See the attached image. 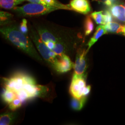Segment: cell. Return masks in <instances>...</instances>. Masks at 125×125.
<instances>
[{
	"mask_svg": "<svg viewBox=\"0 0 125 125\" xmlns=\"http://www.w3.org/2000/svg\"><path fill=\"white\" fill-rule=\"evenodd\" d=\"M28 34L41 57L55 72L64 73L74 68V63L70 57L65 54L59 55L50 49L41 39L34 27L31 25H29Z\"/></svg>",
	"mask_w": 125,
	"mask_h": 125,
	"instance_id": "7a4b0ae2",
	"label": "cell"
},
{
	"mask_svg": "<svg viewBox=\"0 0 125 125\" xmlns=\"http://www.w3.org/2000/svg\"><path fill=\"white\" fill-rule=\"evenodd\" d=\"M26 1H28L31 3H42V1L41 0H25Z\"/></svg>",
	"mask_w": 125,
	"mask_h": 125,
	"instance_id": "484cf974",
	"label": "cell"
},
{
	"mask_svg": "<svg viewBox=\"0 0 125 125\" xmlns=\"http://www.w3.org/2000/svg\"><path fill=\"white\" fill-rule=\"evenodd\" d=\"M107 33V31L105 28L104 25H99L96 28L95 31L93 36L91 38L88 42L87 45L88 48L86 50V52L88 53L91 47L97 41V40L103 35Z\"/></svg>",
	"mask_w": 125,
	"mask_h": 125,
	"instance_id": "30bf717a",
	"label": "cell"
},
{
	"mask_svg": "<svg viewBox=\"0 0 125 125\" xmlns=\"http://www.w3.org/2000/svg\"><path fill=\"white\" fill-rule=\"evenodd\" d=\"M86 79V78L73 74L69 90L72 97L80 98L84 96V91L87 86Z\"/></svg>",
	"mask_w": 125,
	"mask_h": 125,
	"instance_id": "52a82bcc",
	"label": "cell"
},
{
	"mask_svg": "<svg viewBox=\"0 0 125 125\" xmlns=\"http://www.w3.org/2000/svg\"><path fill=\"white\" fill-rule=\"evenodd\" d=\"M115 0H106V4L108 6H111L112 5L114 4V3Z\"/></svg>",
	"mask_w": 125,
	"mask_h": 125,
	"instance_id": "d4e9b609",
	"label": "cell"
},
{
	"mask_svg": "<svg viewBox=\"0 0 125 125\" xmlns=\"http://www.w3.org/2000/svg\"><path fill=\"white\" fill-rule=\"evenodd\" d=\"M59 9L47 5L30 2L22 6H16L10 10L19 17H30L43 16Z\"/></svg>",
	"mask_w": 125,
	"mask_h": 125,
	"instance_id": "277c9868",
	"label": "cell"
},
{
	"mask_svg": "<svg viewBox=\"0 0 125 125\" xmlns=\"http://www.w3.org/2000/svg\"><path fill=\"white\" fill-rule=\"evenodd\" d=\"M7 111L2 113L0 116V125H12L17 120L18 114L16 112Z\"/></svg>",
	"mask_w": 125,
	"mask_h": 125,
	"instance_id": "8fae6325",
	"label": "cell"
},
{
	"mask_svg": "<svg viewBox=\"0 0 125 125\" xmlns=\"http://www.w3.org/2000/svg\"><path fill=\"white\" fill-rule=\"evenodd\" d=\"M110 11L114 17L121 22L125 23V5L114 4L110 6Z\"/></svg>",
	"mask_w": 125,
	"mask_h": 125,
	"instance_id": "9c48e42d",
	"label": "cell"
},
{
	"mask_svg": "<svg viewBox=\"0 0 125 125\" xmlns=\"http://www.w3.org/2000/svg\"><path fill=\"white\" fill-rule=\"evenodd\" d=\"M2 100L6 103L9 104L13 100L17 98L16 93L11 89L5 88L1 94Z\"/></svg>",
	"mask_w": 125,
	"mask_h": 125,
	"instance_id": "e0dca14e",
	"label": "cell"
},
{
	"mask_svg": "<svg viewBox=\"0 0 125 125\" xmlns=\"http://www.w3.org/2000/svg\"><path fill=\"white\" fill-rule=\"evenodd\" d=\"M90 90H91V86L90 85L87 86L85 88V89L84 91V94H83L84 96H87L88 94H89L90 92Z\"/></svg>",
	"mask_w": 125,
	"mask_h": 125,
	"instance_id": "cb8c5ba5",
	"label": "cell"
},
{
	"mask_svg": "<svg viewBox=\"0 0 125 125\" xmlns=\"http://www.w3.org/2000/svg\"><path fill=\"white\" fill-rule=\"evenodd\" d=\"M105 25L107 33L123 35L124 26L115 22H110Z\"/></svg>",
	"mask_w": 125,
	"mask_h": 125,
	"instance_id": "7c38bea8",
	"label": "cell"
},
{
	"mask_svg": "<svg viewBox=\"0 0 125 125\" xmlns=\"http://www.w3.org/2000/svg\"><path fill=\"white\" fill-rule=\"evenodd\" d=\"M15 93L16 94L17 98L21 100L22 102L30 99L29 94L27 93L26 90L24 89H20Z\"/></svg>",
	"mask_w": 125,
	"mask_h": 125,
	"instance_id": "ffe728a7",
	"label": "cell"
},
{
	"mask_svg": "<svg viewBox=\"0 0 125 125\" xmlns=\"http://www.w3.org/2000/svg\"><path fill=\"white\" fill-rule=\"evenodd\" d=\"M86 100V96H83L80 98L72 97L71 101V106L72 109L76 111L80 110L83 107Z\"/></svg>",
	"mask_w": 125,
	"mask_h": 125,
	"instance_id": "9a60e30c",
	"label": "cell"
},
{
	"mask_svg": "<svg viewBox=\"0 0 125 125\" xmlns=\"http://www.w3.org/2000/svg\"></svg>",
	"mask_w": 125,
	"mask_h": 125,
	"instance_id": "83f0119b",
	"label": "cell"
},
{
	"mask_svg": "<svg viewBox=\"0 0 125 125\" xmlns=\"http://www.w3.org/2000/svg\"><path fill=\"white\" fill-rule=\"evenodd\" d=\"M69 5L72 11L83 14H88L92 9L88 0H71Z\"/></svg>",
	"mask_w": 125,
	"mask_h": 125,
	"instance_id": "ba28073f",
	"label": "cell"
},
{
	"mask_svg": "<svg viewBox=\"0 0 125 125\" xmlns=\"http://www.w3.org/2000/svg\"><path fill=\"white\" fill-rule=\"evenodd\" d=\"M13 14L9 12L0 11V26H4L14 22L13 21Z\"/></svg>",
	"mask_w": 125,
	"mask_h": 125,
	"instance_id": "5bb4252c",
	"label": "cell"
},
{
	"mask_svg": "<svg viewBox=\"0 0 125 125\" xmlns=\"http://www.w3.org/2000/svg\"><path fill=\"white\" fill-rule=\"evenodd\" d=\"M3 83L5 88L11 89L15 92L23 89L27 84H37L36 81L32 76L22 73H16L9 78H5Z\"/></svg>",
	"mask_w": 125,
	"mask_h": 125,
	"instance_id": "5b68a950",
	"label": "cell"
},
{
	"mask_svg": "<svg viewBox=\"0 0 125 125\" xmlns=\"http://www.w3.org/2000/svg\"><path fill=\"white\" fill-rule=\"evenodd\" d=\"M25 1V0H0V6L1 9L10 10Z\"/></svg>",
	"mask_w": 125,
	"mask_h": 125,
	"instance_id": "4fadbf2b",
	"label": "cell"
},
{
	"mask_svg": "<svg viewBox=\"0 0 125 125\" xmlns=\"http://www.w3.org/2000/svg\"><path fill=\"white\" fill-rule=\"evenodd\" d=\"M20 29L21 31L25 34L29 32V29L27 27V21L26 19H23L20 25Z\"/></svg>",
	"mask_w": 125,
	"mask_h": 125,
	"instance_id": "7402d4cb",
	"label": "cell"
},
{
	"mask_svg": "<svg viewBox=\"0 0 125 125\" xmlns=\"http://www.w3.org/2000/svg\"><path fill=\"white\" fill-rule=\"evenodd\" d=\"M91 17L98 25H104V15L103 11H95L91 13Z\"/></svg>",
	"mask_w": 125,
	"mask_h": 125,
	"instance_id": "d6986e66",
	"label": "cell"
},
{
	"mask_svg": "<svg viewBox=\"0 0 125 125\" xmlns=\"http://www.w3.org/2000/svg\"><path fill=\"white\" fill-rule=\"evenodd\" d=\"M41 39L54 52L59 55H72L77 47L78 38L72 29L51 23L34 24Z\"/></svg>",
	"mask_w": 125,
	"mask_h": 125,
	"instance_id": "6da1fadb",
	"label": "cell"
},
{
	"mask_svg": "<svg viewBox=\"0 0 125 125\" xmlns=\"http://www.w3.org/2000/svg\"><path fill=\"white\" fill-rule=\"evenodd\" d=\"M84 29L85 36H89L94 29V23L90 15H87L84 22Z\"/></svg>",
	"mask_w": 125,
	"mask_h": 125,
	"instance_id": "ac0fdd59",
	"label": "cell"
},
{
	"mask_svg": "<svg viewBox=\"0 0 125 125\" xmlns=\"http://www.w3.org/2000/svg\"><path fill=\"white\" fill-rule=\"evenodd\" d=\"M123 35L125 36V25L124 26L123 28Z\"/></svg>",
	"mask_w": 125,
	"mask_h": 125,
	"instance_id": "4316f807",
	"label": "cell"
},
{
	"mask_svg": "<svg viewBox=\"0 0 125 125\" xmlns=\"http://www.w3.org/2000/svg\"><path fill=\"white\" fill-rule=\"evenodd\" d=\"M43 4L54 7L60 9L72 10L69 4H63L58 0H41Z\"/></svg>",
	"mask_w": 125,
	"mask_h": 125,
	"instance_id": "2e32d148",
	"label": "cell"
},
{
	"mask_svg": "<svg viewBox=\"0 0 125 125\" xmlns=\"http://www.w3.org/2000/svg\"><path fill=\"white\" fill-rule=\"evenodd\" d=\"M87 52L85 48L79 47L76 50V60L74 65V75L87 78L88 64L86 59Z\"/></svg>",
	"mask_w": 125,
	"mask_h": 125,
	"instance_id": "8992f818",
	"label": "cell"
},
{
	"mask_svg": "<svg viewBox=\"0 0 125 125\" xmlns=\"http://www.w3.org/2000/svg\"><path fill=\"white\" fill-rule=\"evenodd\" d=\"M104 25H106L108 23L112 22L113 20V15L110 11L108 10H106L104 13Z\"/></svg>",
	"mask_w": 125,
	"mask_h": 125,
	"instance_id": "603a6c76",
	"label": "cell"
},
{
	"mask_svg": "<svg viewBox=\"0 0 125 125\" xmlns=\"http://www.w3.org/2000/svg\"><path fill=\"white\" fill-rule=\"evenodd\" d=\"M22 102L21 100L18 98H16L9 104V108L11 111H15L17 109L22 106Z\"/></svg>",
	"mask_w": 125,
	"mask_h": 125,
	"instance_id": "44dd1931",
	"label": "cell"
},
{
	"mask_svg": "<svg viewBox=\"0 0 125 125\" xmlns=\"http://www.w3.org/2000/svg\"><path fill=\"white\" fill-rule=\"evenodd\" d=\"M0 32L5 40L19 49L39 62H43L42 58L38 53L30 36L22 32L19 26L15 23L2 26L0 29Z\"/></svg>",
	"mask_w": 125,
	"mask_h": 125,
	"instance_id": "3957f363",
	"label": "cell"
}]
</instances>
